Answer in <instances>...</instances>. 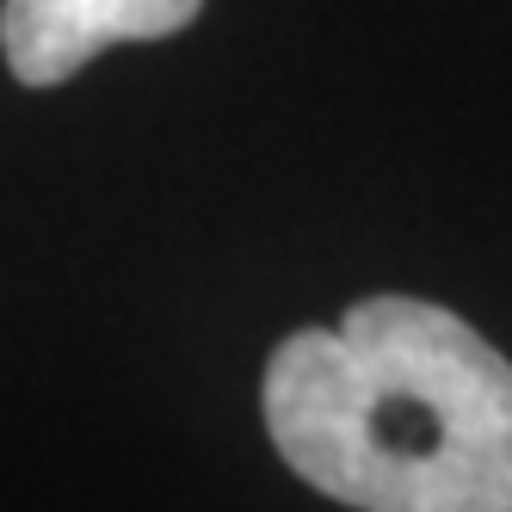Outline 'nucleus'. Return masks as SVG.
Here are the masks:
<instances>
[{"mask_svg":"<svg viewBox=\"0 0 512 512\" xmlns=\"http://www.w3.org/2000/svg\"><path fill=\"white\" fill-rule=\"evenodd\" d=\"M266 432L352 512H512V364L420 297H364L266 364Z\"/></svg>","mask_w":512,"mask_h":512,"instance_id":"nucleus-1","label":"nucleus"},{"mask_svg":"<svg viewBox=\"0 0 512 512\" xmlns=\"http://www.w3.org/2000/svg\"><path fill=\"white\" fill-rule=\"evenodd\" d=\"M198 7L204 0H7L0 50L19 87H56L112 44H149L186 31Z\"/></svg>","mask_w":512,"mask_h":512,"instance_id":"nucleus-2","label":"nucleus"}]
</instances>
